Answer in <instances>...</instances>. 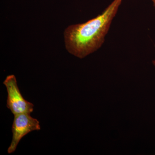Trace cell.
I'll return each mask as SVG.
<instances>
[{"mask_svg": "<svg viewBox=\"0 0 155 155\" xmlns=\"http://www.w3.org/2000/svg\"><path fill=\"white\" fill-rule=\"evenodd\" d=\"M123 0H114L101 14L83 23L69 25L64 31L65 47L68 52L80 59L102 45L112 21Z\"/></svg>", "mask_w": 155, "mask_h": 155, "instance_id": "cell-1", "label": "cell"}, {"mask_svg": "<svg viewBox=\"0 0 155 155\" xmlns=\"http://www.w3.org/2000/svg\"><path fill=\"white\" fill-rule=\"evenodd\" d=\"M8 92L7 107L14 115L29 114L34 110V105L25 99L17 85L14 75H8L3 82Z\"/></svg>", "mask_w": 155, "mask_h": 155, "instance_id": "cell-2", "label": "cell"}, {"mask_svg": "<svg viewBox=\"0 0 155 155\" xmlns=\"http://www.w3.org/2000/svg\"><path fill=\"white\" fill-rule=\"evenodd\" d=\"M41 129L39 122L30 116L29 114L14 115L12 126V139L8 149V153H12L16 150L20 140L25 135L34 130Z\"/></svg>", "mask_w": 155, "mask_h": 155, "instance_id": "cell-3", "label": "cell"}, {"mask_svg": "<svg viewBox=\"0 0 155 155\" xmlns=\"http://www.w3.org/2000/svg\"><path fill=\"white\" fill-rule=\"evenodd\" d=\"M152 1L153 3V5L154 6L155 8V0H152Z\"/></svg>", "mask_w": 155, "mask_h": 155, "instance_id": "cell-4", "label": "cell"}, {"mask_svg": "<svg viewBox=\"0 0 155 155\" xmlns=\"http://www.w3.org/2000/svg\"><path fill=\"white\" fill-rule=\"evenodd\" d=\"M152 63L153 64V65H154L155 67V60H154V61H153Z\"/></svg>", "mask_w": 155, "mask_h": 155, "instance_id": "cell-5", "label": "cell"}]
</instances>
